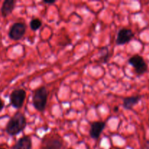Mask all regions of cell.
Listing matches in <instances>:
<instances>
[{
	"instance_id": "9",
	"label": "cell",
	"mask_w": 149,
	"mask_h": 149,
	"mask_svg": "<svg viewBox=\"0 0 149 149\" xmlns=\"http://www.w3.org/2000/svg\"><path fill=\"white\" fill-rule=\"evenodd\" d=\"M15 0H4L1 7V14L4 17L10 15L15 7Z\"/></svg>"
},
{
	"instance_id": "2",
	"label": "cell",
	"mask_w": 149,
	"mask_h": 149,
	"mask_svg": "<svg viewBox=\"0 0 149 149\" xmlns=\"http://www.w3.org/2000/svg\"><path fill=\"white\" fill-rule=\"evenodd\" d=\"M48 91L45 87H41L36 89L33 93V106L36 110L39 112H43L45 110L47 103Z\"/></svg>"
},
{
	"instance_id": "15",
	"label": "cell",
	"mask_w": 149,
	"mask_h": 149,
	"mask_svg": "<svg viewBox=\"0 0 149 149\" xmlns=\"http://www.w3.org/2000/svg\"><path fill=\"white\" fill-rule=\"evenodd\" d=\"M4 108V103L1 98H0V112L3 110V109Z\"/></svg>"
},
{
	"instance_id": "7",
	"label": "cell",
	"mask_w": 149,
	"mask_h": 149,
	"mask_svg": "<svg viewBox=\"0 0 149 149\" xmlns=\"http://www.w3.org/2000/svg\"><path fill=\"white\" fill-rule=\"evenodd\" d=\"M105 122H94L90 125V135L93 139H98L106 127Z\"/></svg>"
},
{
	"instance_id": "5",
	"label": "cell",
	"mask_w": 149,
	"mask_h": 149,
	"mask_svg": "<svg viewBox=\"0 0 149 149\" xmlns=\"http://www.w3.org/2000/svg\"><path fill=\"white\" fill-rule=\"evenodd\" d=\"M26 31V25L21 22H17L12 25L8 36L13 41H19L24 36Z\"/></svg>"
},
{
	"instance_id": "11",
	"label": "cell",
	"mask_w": 149,
	"mask_h": 149,
	"mask_svg": "<svg viewBox=\"0 0 149 149\" xmlns=\"http://www.w3.org/2000/svg\"><path fill=\"white\" fill-rule=\"evenodd\" d=\"M141 99V95H134L125 97L123 100V107L127 110H132V108L138 104Z\"/></svg>"
},
{
	"instance_id": "8",
	"label": "cell",
	"mask_w": 149,
	"mask_h": 149,
	"mask_svg": "<svg viewBox=\"0 0 149 149\" xmlns=\"http://www.w3.org/2000/svg\"><path fill=\"white\" fill-rule=\"evenodd\" d=\"M63 146V141L61 138H47L44 141L42 149H61Z\"/></svg>"
},
{
	"instance_id": "1",
	"label": "cell",
	"mask_w": 149,
	"mask_h": 149,
	"mask_svg": "<svg viewBox=\"0 0 149 149\" xmlns=\"http://www.w3.org/2000/svg\"><path fill=\"white\" fill-rule=\"evenodd\" d=\"M27 125V121L21 112H16L10 119L6 125L5 130L8 135L15 136L23 132Z\"/></svg>"
},
{
	"instance_id": "4",
	"label": "cell",
	"mask_w": 149,
	"mask_h": 149,
	"mask_svg": "<svg viewBox=\"0 0 149 149\" xmlns=\"http://www.w3.org/2000/svg\"><path fill=\"white\" fill-rule=\"evenodd\" d=\"M26 98V92L23 89H15L10 95V103L15 109H19L23 107Z\"/></svg>"
},
{
	"instance_id": "13",
	"label": "cell",
	"mask_w": 149,
	"mask_h": 149,
	"mask_svg": "<svg viewBox=\"0 0 149 149\" xmlns=\"http://www.w3.org/2000/svg\"><path fill=\"white\" fill-rule=\"evenodd\" d=\"M42 25V21L38 18H33L30 21V28L33 31H37Z\"/></svg>"
},
{
	"instance_id": "12",
	"label": "cell",
	"mask_w": 149,
	"mask_h": 149,
	"mask_svg": "<svg viewBox=\"0 0 149 149\" xmlns=\"http://www.w3.org/2000/svg\"><path fill=\"white\" fill-rule=\"evenodd\" d=\"M110 58V52L108 47H103L99 50L98 63H106Z\"/></svg>"
},
{
	"instance_id": "6",
	"label": "cell",
	"mask_w": 149,
	"mask_h": 149,
	"mask_svg": "<svg viewBox=\"0 0 149 149\" xmlns=\"http://www.w3.org/2000/svg\"><path fill=\"white\" fill-rule=\"evenodd\" d=\"M135 36V33L131 29H121L116 36V44L117 45H124L129 43Z\"/></svg>"
},
{
	"instance_id": "16",
	"label": "cell",
	"mask_w": 149,
	"mask_h": 149,
	"mask_svg": "<svg viewBox=\"0 0 149 149\" xmlns=\"http://www.w3.org/2000/svg\"><path fill=\"white\" fill-rule=\"evenodd\" d=\"M117 110H118V107L114 108V111H117Z\"/></svg>"
},
{
	"instance_id": "10",
	"label": "cell",
	"mask_w": 149,
	"mask_h": 149,
	"mask_svg": "<svg viewBox=\"0 0 149 149\" xmlns=\"http://www.w3.org/2000/svg\"><path fill=\"white\" fill-rule=\"evenodd\" d=\"M32 141L30 136L24 135L16 142L13 149H31Z\"/></svg>"
},
{
	"instance_id": "14",
	"label": "cell",
	"mask_w": 149,
	"mask_h": 149,
	"mask_svg": "<svg viewBox=\"0 0 149 149\" xmlns=\"http://www.w3.org/2000/svg\"><path fill=\"white\" fill-rule=\"evenodd\" d=\"M56 2V0H51V1H47V0H44L43 3L47 4H53Z\"/></svg>"
},
{
	"instance_id": "17",
	"label": "cell",
	"mask_w": 149,
	"mask_h": 149,
	"mask_svg": "<svg viewBox=\"0 0 149 149\" xmlns=\"http://www.w3.org/2000/svg\"><path fill=\"white\" fill-rule=\"evenodd\" d=\"M0 149H4V148H1V147H0Z\"/></svg>"
},
{
	"instance_id": "3",
	"label": "cell",
	"mask_w": 149,
	"mask_h": 149,
	"mask_svg": "<svg viewBox=\"0 0 149 149\" xmlns=\"http://www.w3.org/2000/svg\"><path fill=\"white\" fill-rule=\"evenodd\" d=\"M128 63L133 67L135 72L138 76L143 75L148 71V65L141 55H132L129 58Z\"/></svg>"
}]
</instances>
